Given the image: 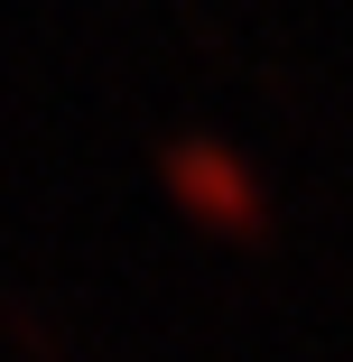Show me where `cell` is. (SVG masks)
Returning <instances> with one entry per match:
<instances>
[{
  "label": "cell",
  "mask_w": 353,
  "mask_h": 362,
  "mask_svg": "<svg viewBox=\"0 0 353 362\" xmlns=\"http://www.w3.org/2000/svg\"><path fill=\"white\" fill-rule=\"evenodd\" d=\"M168 195L214 233H260V186H251V168L233 149H204V139L168 149Z\"/></svg>",
  "instance_id": "obj_1"
}]
</instances>
